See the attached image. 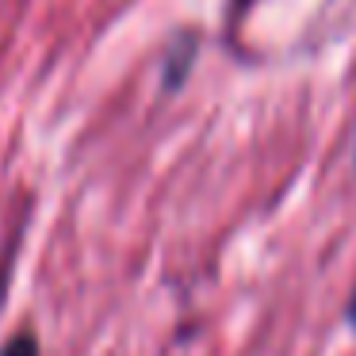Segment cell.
Segmentation results:
<instances>
[{
	"label": "cell",
	"mask_w": 356,
	"mask_h": 356,
	"mask_svg": "<svg viewBox=\"0 0 356 356\" xmlns=\"http://www.w3.org/2000/svg\"><path fill=\"white\" fill-rule=\"evenodd\" d=\"M0 356H39V353H35V341L31 337H16V341L4 345V353H0Z\"/></svg>",
	"instance_id": "obj_1"
},
{
	"label": "cell",
	"mask_w": 356,
	"mask_h": 356,
	"mask_svg": "<svg viewBox=\"0 0 356 356\" xmlns=\"http://www.w3.org/2000/svg\"><path fill=\"white\" fill-rule=\"evenodd\" d=\"M348 318L356 322V295H353V302H348Z\"/></svg>",
	"instance_id": "obj_2"
}]
</instances>
